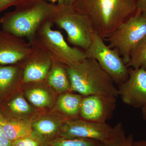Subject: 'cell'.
I'll list each match as a JSON object with an SVG mask.
<instances>
[{"instance_id":"obj_1","label":"cell","mask_w":146,"mask_h":146,"mask_svg":"<svg viewBox=\"0 0 146 146\" xmlns=\"http://www.w3.org/2000/svg\"><path fill=\"white\" fill-rule=\"evenodd\" d=\"M72 5L88 17L104 40L137 11L136 0H76Z\"/></svg>"},{"instance_id":"obj_2","label":"cell","mask_w":146,"mask_h":146,"mask_svg":"<svg viewBox=\"0 0 146 146\" xmlns=\"http://www.w3.org/2000/svg\"><path fill=\"white\" fill-rule=\"evenodd\" d=\"M56 8L45 0H32L5 14L0 19L2 29L31 42L43 24L52 21Z\"/></svg>"},{"instance_id":"obj_3","label":"cell","mask_w":146,"mask_h":146,"mask_svg":"<svg viewBox=\"0 0 146 146\" xmlns=\"http://www.w3.org/2000/svg\"><path fill=\"white\" fill-rule=\"evenodd\" d=\"M65 67L70 82L71 91L83 96L96 94L119 96L118 88L113 80L94 58L88 57Z\"/></svg>"},{"instance_id":"obj_4","label":"cell","mask_w":146,"mask_h":146,"mask_svg":"<svg viewBox=\"0 0 146 146\" xmlns=\"http://www.w3.org/2000/svg\"><path fill=\"white\" fill-rule=\"evenodd\" d=\"M52 22L65 31L70 44L85 51L88 49L95 31L86 15L72 5H56Z\"/></svg>"},{"instance_id":"obj_5","label":"cell","mask_w":146,"mask_h":146,"mask_svg":"<svg viewBox=\"0 0 146 146\" xmlns=\"http://www.w3.org/2000/svg\"><path fill=\"white\" fill-rule=\"evenodd\" d=\"M53 24L51 21L43 24L35 38L49 53L53 61L69 66L89 57L85 50L69 46L61 33L53 29Z\"/></svg>"},{"instance_id":"obj_6","label":"cell","mask_w":146,"mask_h":146,"mask_svg":"<svg viewBox=\"0 0 146 146\" xmlns=\"http://www.w3.org/2000/svg\"><path fill=\"white\" fill-rule=\"evenodd\" d=\"M145 36L146 17L137 11L106 40L110 48L117 50L126 65L132 50Z\"/></svg>"},{"instance_id":"obj_7","label":"cell","mask_w":146,"mask_h":146,"mask_svg":"<svg viewBox=\"0 0 146 146\" xmlns=\"http://www.w3.org/2000/svg\"><path fill=\"white\" fill-rule=\"evenodd\" d=\"M89 57L96 60L101 67L118 85L126 80L128 68L116 49L111 48L95 32L90 46L85 51Z\"/></svg>"},{"instance_id":"obj_8","label":"cell","mask_w":146,"mask_h":146,"mask_svg":"<svg viewBox=\"0 0 146 146\" xmlns=\"http://www.w3.org/2000/svg\"><path fill=\"white\" fill-rule=\"evenodd\" d=\"M112 132L113 127L107 123L93 122L78 118L65 121L58 136L67 138L92 139L104 143L110 138Z\"/></svg>"},{"instance_id":"obj_9","label":"cell","mask_w":146,"mask_h":146,"mask_svg":"<svg viewBox=\"0 0 146 146\" xmlns=\"http://www.w3.org/2000/svg\"><path fill=\"white\" fill-rule=\"evenodd\" d=\"M29 42L31 50L24 61L22 81L25 83L40 82L46 78L52 65V59L36 39Z\"/></svg>"},{"instance_id":"obj_10","label":"cell","mask_w":146,"mask_h":146,"mask_svg":"<svg viewBox=\"0 0 146 146\" xmlns=\"http://www.w3.org/2000/svg\"><path fill=\"white\" fill-rule=\"evenodd\" d=\"M117 97L107 94H96L83 96L79 118L98 123H106L114 114Z\"/></svg>"},{"instance_id":"obj_11","label":"cell","mask_w":146,"mask_h":146,"mask_svg":"<svg viewBox=\"0 0 146 146\" xmlns=\"http://www.w3.org/2000/svg\"><path fill=\"white\" fill-rule=\"evenodd\" d=\"M119 96L125 104L136 108L146 105V70L128 68V77L119 84Z\"/></svg>"},{"instance_id":"obj_12","label":"cell","mask_w":146,"mask_h":146,"mask_svg":"<svg viewBox=\"0 0 146 146\" xmlns=\"http://www.w3.org/2000/svg\"><path fill=\"white\" fill-rule=\"evenodd\" d=\"M31 50V45L23 38L0 29V65L23 62Z\"/></svg>"},{"instance_id":"obj_13","label":"cell","mask_w":146,"mask_h":146,"mask_svg":"<svg viewBox=\"0 0 146 146\" xmlns=\"http://www.w3.org/2000/svg\"><path fill=\"white\" fill-rule=\"evenodd\" d=\"M67 120L60 114L39 118L32 123L33 136L46 143L59 135L61 127Z\"/></svg>"},{"instance_id":"obj_14","label":"cell","mask_w":146,"mask_h":146,"mask_svg":"<svg viewBox=\"0 0 146 146\" xmlns=\"http://www.w3.org/2000/svg\"><path fill=\"white\" fill-rule=\"evenodd\" d=\"M83 96L70 91L60 94L56 102V108L60 115L66 120L79 118Z\"/></svg>"},{"instance_id":"obj_15","label":"cell","mask_w":146,"mask_h":146,"mask_svg":"<svg viewBox=\"0 0 146 146\" xmlns=\"http://www.w3.org/2000/svg\"><path fill=\"white\" fill-rule=\"evenodd\" d=\"M65 67L63 64L53 61L46 78L49 85L60 94L71 91L70 82Z\"/></svg>"},{"instance_id":"obj_16","label":"cell","mask_w":146,"mask_h":146,"mask_svg":"<svg viewBox=\"0 0 146 146\" xmlns=\"http://www.w3.org/2000/svg\"><path fill=\"white\" fill-rule=\"evenodd\" d=\"M3 129L11 141L33 136L32 123L27 120L4 118Z\"/></svg>"},{"instance_id":"obj_17","label":"cell","mask_w":146,"mask_h":146,"mask_svg":"<svg viewBox=\"0 0 146 146\" xmlns=\"http://www.w3.org/2000/svg\"><path fill=\"white\" fill-rule=\"evenodd\" d=\"M5 109L9 119L25 120L34 112V109L23 97L18 95L11 99L6 104Z\"/></svg>"},{"instance_id":"obj_18","label":"cell","mask_w":146,"mask_h":146,"mask_svg":"<svg viewBox=\"0 0 146 146\" xmlns=\"http://www.w3.org/2000/svg\"><path fill=\"white\" fill-rule=\"evenodd\" d=\"M16 64L0 65V92L9 91L17 83L20 74V68Z\"/></svg>"},{"instance_id":"obj_19","label":"cell","mask_w":146,"mask_h":146,"mask_svg":"<svg viewBox=\"0 0 146 146\" xmlns=\"http://www.w3.org/2000/svg\"><path fill=\"white\" fill-rule=\"evenodd\" d=\"M26 96L29 101L36 108H43L50 104L51 98L46 90L41 87L31 88L27 91Z\"/></svg>"},{"instance_id":"obj_20","label":"cell","mask_w":146,"mask_h":146,"mask_svg":"<svg viewBox=\"0 0 146 146\" xmlns=\"http://www.w3.org/2000/svg\"><path fill=\"white\" fill-rule=\"evenodd\" d=\"M133 142V136H126L122 124L119 122L113 127L112 135L103 146H134Z\"/></svg>"},{"instance_id":"obj_21","label":"cell","mask_w":146,"mask_h":146,"mask_svg":"<svg viewBox=\"0 0 146 146\" xmlns=\"http://www.w3.org/2000/svg\"><path fill=\"white\" fill-rule=\"evenodd\" d=\"M126 66L128 68L146 70V36L132 50Z\"/></svg>"},{"instance_id":"obj_22","label":"cell","mask_w":146,"mask_h":146,"mask_svg":"<svg viewBox=\"0 0 146 146\" xmlns=\"http://www.w3.org/2000/svg\"><path fill=\"white\" fill-rule=\"evenodd\" d=\"M100 141L86 138H67L58 137L51 140L46 146H103Z\"/></svg>"},{"instance_id":"obj_23","label":"cell","mask_w":146,"mask_h":146,"mask_svg":"<svg viewBox=\"0 0 146 146\" xmlns=\"http://www.w3.org/2000/svg\"><path fill=\"white\" fill-rule=\"evenodd\" d=\"M45 143L33 136L20 138L11 141L12 146H46Z\"/></svg>"},{"instance_id":"obj_24","label":"cell","mask_w":146,"mask_h":146,"mask_svg":"<svg viewBox=\"0 0 146 146\" xmlns=\"http://www.w3.org/2000/svg\"><path fill=\"white\" fill-rule=\"evenodd\" d=\"M32 0H0V13L11 6L22 5Z\"/></svg>"},{"instance_id":"obj_25","label":"cell","mask_w":146,"mask_h":146,"mask_svg":"<svg viewBox=\"0 0 146 146\" xmlns=\"http://www.w3.org/2000/svg\"><path fill=\"white\" fill-rule=\"evenodd\" d=\"M4 117L0 113V146H12L11 142L5 136L3 129Z\"/></svg>"},{"instance_id":"obj_26","label":"cell","mask_w":146,"mask_h":146,"mask_svg":"<svg viewBox=\"0 0 146 146\" xmlns=\"http://www.w3.org/2000/svg\"><path fill=\"white\" fill-rule=\"evenodd\" d=\"M137 11L146 17V0H136Z\"/></svg>"},{"instance_id":"obj_27","label":"cell","mask_w":146,"mask_h":146,"mask_svg":"<svg viewBox=\"0 0 146 146\" xmlns=\"http://www.w3.org/2000/svg\"><path fill=\"white\" fill-rule=\"evenodd\" d=\"M134 146H146V141H139L133 142Z\"/></svg>"},{"instance_id":"obj_28","label":"cell","mask_w":146,"mask_h":146,"mask_svg":"<svg viewBox=\"0 0 146 146\" xmlns=\"http://www.w3.org/2000/svg\"><path fill=\"white\" fill-rule=\"evenodd\" d=\"M76 0H64V4L65 5H71L74 3Z\"/></svg>"},{"instance_id":"obj_29","label":"cell","mask_w":146,"mask_h":146,"mask_svg":"<svg viewBox=\"0 0 146 146\" xmlns=\"http://www.w3.org/2000/svg\"><path fill=\"white\" fill-rule=\"evenodd\" d=\"M51 2L54 3L57 2L58 5H61L64 4V0H48Z\"/></svg>"},{"instance_id":"obj_30","label":"cell","mask_w":146,"mask_h":146,"mask_svg":"<svg viewBox=\"0 0 146 146\" xmlns=\"http://www.w3.org/2000/svg\"><path fill=\"white\" fill-rule=\"evenodd\" d=\"M141 108H142V114H143V117L146 120V105Z\"/></svg>"},{"instance_id":"obj_31","label":"cell","mask_w":146,"mask_h":146,"mask_svg":"<svg viewBox=\"0 0 146 146\" xmlns=\"http://www.w3.org/2000/svg\"><path fill=\"white\" fill-rule=\"evenodd\" d=\"M1 20H0V23H1Z\"/></svg>"}]
</instances>
